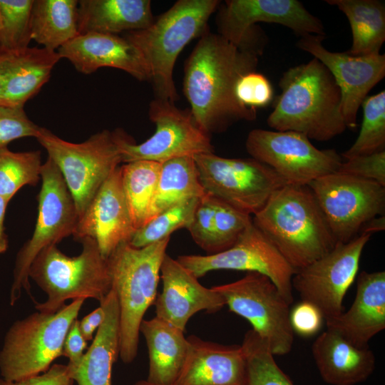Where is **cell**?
Masks as SVG:
<instances>
[{
	"mask_svg": "<svg viewBox=\"0 0 385 385\" xmlns=\"http://www.w3.org/2000/svg\"><path fill=\"white\" fill-rule=\"evenodd\" d=\"M324 317L320 310L312 303L301 301L290 309L292 329L302 337H312L321 329Z\"/></svg>",
	"mask_w": 385,
	"mask_h": 385,
	"instance_id": "43",
	"label": "cell"
},
{
	"mask_svg": "<svg viewBox=\"0 0 385 385\" xmlns=\"http://www.w3.org/2000/svg\"><path fill=\"white\" fill-rule=\"evenodd\" d=\"M252 222L295 272L337 244L308 185L281 187L253 215Z\"/></svg>",
	"mask_w": 385,
	"mask_h": 385,
	"instance_id": "3",
	"label": "cell"
},
{
	"mask_svg": "<svg viewBox=\"0 0 385 385\" xmlns=\"http://www.w3.org/2000/svg\"><path fill=\"white\" fill-rule=\"evenodd\" d=\"M361 106L363 120L359 134L342 156L345 159L384 150L385 91L366 96Z\"/></svg>",
	"mask_w": 385,
	"mask_h": 385,
	"instance_id": "35",
	"label": "cell"
},
{
	"mask_svg": "<svg viewBox=\"0 0 385 385\" xmlns=\"http://www.w3.org/2000/svg\"><path fill=\"white\" fill-rule=\"evenodd\" d=\"M312 353L322 379L330 385L364 382L376 367V357L369 346L358 347L327 329L313 342Z\"/></svg>",
	"mask_w": 385,
	"mask_h": 385,
	"instance_id": "24",
	"label": "cell"
},
{
	"mask_svg": "<svg viewBox=\"0 0 385 385\" xmlns=\"http://www.w3.org/2000/svg\"><path fill=\"white\" fill-rule=\"evenodd\" d=\"M325 322L327 329L354 345L369 347V341L385 329V272L362 271L350 308Z\"/></svg>",
	"mask_w": 385,
	"mask_h": 385,
	"instance_id": "22",
	"label": "cell"
},
{
	"mask_svg": "<svg viewBox=\"0 0 385 385\" xmlns=\"http://www.w3.org/2000/svg\"><path fill=\"white\" fill-rule=\"evenodd\" d=\"M188 351L173 385H245L246 360L241 345L187 337Z\"/></svg>",
	"mask_w": 385,
	"mask_h": 385,
	"instance_id": "23",
	"label": "cell"
},
{
	"mask_svg": "<svg viewBox=\"0 0 385 385\" xmlns=\"http://www.w3.org/2000/svg\"><path fill=\"white\" fill-rule=\"evenodd\" d=\"M161 292L154 302L155 317L185 332L192 316L200 311L214 313L225 306L212 287L202 286L177 260L165 255L160 267Z\"/></svg>",
	"mask_w": 385,
	"mask_h": 385,
	"instance_id": "20",
	"label": "cell"
},
{
	"mask_svg": "<svg viewBox=\"0 0 385 385\" xmlns=\"http://www.w3.org/2000/svg\"><path fill=\"white\" fill-rule=\"evenodd\" d=\"M193 158L205 192L250 215L286 185L273 169L252 158H227L212 153Z\"/></svg>",
	"mask_w": 385,
	"mask_h": 385,
	"instance_id": "13",
	"label": "cell"
},
{
	"mask_svg": "<svg viewBox=\"0 0 385 385\" xmlns=\"http://www.w3.org/2000/svg\"><path fill=\"white\" fill-rule=\"evenodd\" d=\"M40 127L31 120L24 107L0 104V148L25 137L36 138Z\"/></svg>",
	"mask_w": 385,
	"mask_h": 385,
	"instance_id": "40",
	"label": "cell"
},
{
	"mask_svg": "<svg viewBox=\"0 0 385 385\" xmlns=\"http://www.w3.org/2000/svg\"><path fill=\"white\" fill-rule=\"evenodd\" d=\"M67 364H54L45 372L19 381L0 378V385H73Z\"/></svg>",
	"mask_w": 385,
	"mask_h": 385,
	"instance_id": "44",
	"label": "cell"
},
{
	"mask_svg": "<svg viewBox=\"0 0 385 385\" xmlns=\"http://www.w3.org/2000/svg\"><path fill=\"white\" fill-rule=\"evenodd\" d=\"M5 53L4 91L0 104L13 107H24L36 95L61 59L56 51L45 48L28 47Z\"/></svg>",
	"mask_w": 385,
	"mask_h": 385,
	"instance_id": "26",
	"label": "cell"
},
{
	"mask_svg": "<svg viewBox=\"0 0 385 385\" xmlns=\"http://www.w3.org/2000/svg\"><path fill=\"white\" fill-rule=\"evenodd\" d=\"M230 312L247 319L274 356L290 352L294 343L290 304L266 275L248 272L233 282L214 286Z\"/></svg>",
	"mask_w": 385,
	"mask_h": 385,
	"instance_id": "11",
	"label": "cell"
},
{
	"mask_svg": "<svg viewBox=\"0 0 385 385\" xmlns=\"http://www.w3.org/2000/svg\"><path fill=\"white\" fill-rule=\"evenodd\" d=\"M337 243L360 235L373 219L384 215L385 186L334 172L309 185Z\"/></svg>",
	"mask_w": 385,
	"mask_h": 385,
	"instance_id": "12",
	"label": "cell"
},
{
	"mask_svg": "<svg viewBox=\"0 0 385 385\" xmlns=\"http://www.w3.org/2000/svg\"><path fill=\"white\" fill-rule=\"evenodd\" d=\"M41 180L35 228L16 258L10 292L11 306L21 297L23 289L30 294L29 270L36 255L44 248L73 235L78 220L74 200L61 172L49 157L42 165Z\"/></svg>",
	"mask_w": 385,
	"mask_h": 385,
	"instance_id": "9",
	"label": "cell"
},
{
	"mask_svg": "<svg viewBox=\"0 0 385 385\" xmlns=\"http://www.w3.org/2000/svg\"><path fill=\"white\" fill-rule=\"evenodd\" d=\"M86 349L87 341L80 331L79 320L76 319L71 324L63 343V356L68 359L67 366L69 368L76 367L81 362Z\"/></svg>",
	"mask_w": 385,
	"mask_h": 385,
	"instance_id": "45",
	"label": "cell"
},
{
	"mask_svg": "<svg viewBox=\"0 0 385 385\" xmlns=\"http://www.w3.org/2000/svg\"><path fill=\"white\" fill-rule=\"evenodd\" d=\"M105 318L79 364L69 368L70 376L78 385H112L113 364L120 354V312L118 299L111 289L100 302Z\"/></svg>",
	"mask_w": 385,
	"mask_h": 385,
	"instance_id": "25",
	"label": "cell"
},
{
	"mask_svg": "<svg viewBox=\"0 0 385 385\" xmlns=\"http://www.w3.org/2000/svg\"><path fill=\"white\" fill-rule=\"evenodd\" d=\"M76 0H33L31 38L56 51L79 35Z\"/></svg>",
	"mask_w": 385,
	"mask_h": 385,
	"instance_id": "29",
	"label": "cell"
},
{
	"mask_svg": "<svg viewBox=\"0 0 385 385\" xmlns=\"http://www.w3.org/2000/svg\"><path fill=\"white\" fill-rule=\"evenodd\" d=\"M241 346L246 360L245 385H294L267 344L252 329L245 334Z\"/></svg>",
	"mask_w": 385,
	"mask_h": 385,
	"instance_id": "34",
	"label": "cell"
},
{
	"mask_svg": "<svg viewBox=\"0 0 385 385\" xmlns=\"http://www.w3.org/2000/svg\"><path fill=\"white\" fill-rule=\"evenodd\" d=\"M160 169L161 163L150 160L120 165L123 189L135 230L148 222Z\"/></svg>",
	"mask_w": 385,
	"mask_h": 385,
	"instance_id": "32",
	"label": "cell"
},
{
	"mask_svg": "<svg viewBox=\"0 0 385 385\" xmlns=\"http://www.w3.org/2000/svg\"><path fill=\"white\" fill-rule=\"evenodd\" d=\"M6 53L0 52V101L4 91V78L5 68Z\"/></svg>",
	"mask_w": 385,
	"mask_h": 385,
	"instance_id": "48",
	"label": "cell"
},
{
	"mask_svg": "<svg viewBox=\"0 0 385 385\" xmlns=\"http://www.w3.org/2000/svg\"><path fill=\"white\" fill-rule=\"evenodd\" d=\"M176 260L197 279L219 270L261 273L273 282L289 304L293 302L292 280L295 270L253 222L225 250L206 255H180Z\"/></svg>",
	"mask_w": 385,
	"mask_h": 385,
	"instance_id": "17",
	"label": "cell"
},
{
	"mask_svg": "<svg viewBox=\"0 0 385 385\" xmlns=\"http://www.w3.org/2000/svg\"><path fill=\"white\" fill-rule=\"evenodd\" d=\"M217 0H179L148 27L126 32L124 37L141 53L150 71L155 98L175 103L178 94L173 69L178 55L208 29Z\"/></svg>",
	"mask_w": 385,
	"mask_h": 385,
	"instance_id": "4",
	"label": "cell"
},
{
	"mask_svg": "<svg viewBox=\"0 0 385 385\" xmlns=\"http://www.w3.org/2000/svg\"><path fill=\"white\" fill-rule=\"evenodd\" d=\"M371 235L361 233L348 242L337 243L330 252L293 275L292 288L302 301L316 306L325 321L344 312V298L357 275L363 250Z\"/></svg>",
	"mask_w": 385,
	"mask_h": 385,
	"instance_id": "16",
	"label": "cell"
},
{
	"mask_svg": "<svg viewBox=\"0 0 385 385\" xmlns=\"http://www.w3.org/2000/svg\"><path fill=\"white\" fill-rule=\"evenodd\" d=\"M135 231L123 189L120 165L78 217L72 235L78 241L93 239L107 259L119 245L129 242Z\"/></svg>",
	"mask_w": 385,
	"mask_h": 385,
	"instance_id": "19",
	"label": "cell"
},
{
	"mask_svg": "<svg viewBox=\"0 0 385 385\" xmlns=\"http://www.w3.org/2000/svg\"><path fill=\"white\" fill-rule=\"evenodd\" d=\"M148 114L155 132L140 144L123 130L113 131L123 163L138 160L163 163L214 152L210 134L199 126L190 109L181 110L173 102L155 98L150 103Z\"/></svg>",
	"mask_w": 385,
	"mask_h": 385,
	"instance_id": "10",
	"label": "cell"
},
{
	"mask_svg": "<svg viewBox=\"0 0 385 385\" xmlns=\"http://www.w3.org/2000/svg\"><path fill=\"white\" fill-rule=\"evenodd\" d=\"M245 147L252 158L270 167L288 185H308L337 172L343 162L336 150H319L307 136L294 131L254 129Z\"/></svg>",
	"mask_w": 385,
	"mask_h": 385,
	"instance_id": "15",
	"label": "cell"
},
{
	"mask_svg": "<svg viewBox=\"0 0 385 385\" xmlns=\"http://www.w3.org/2000/svg\"><path fill=\"white\" fill-rule=\"evenodd\" d=\"M32 4L33 0H0V52L16 53L29 47Z\"/></svg>",
	"mask_w": 385,
	"mask_h": 385,
	"instance_id": "36",
	"label": "cell"
},
{
	"mask_svg": "<svg viewBox=\"0 0 385 385\" xmlns=\"http://www.w3.org/2000/svg\"><path fill=\"white\" fill-rule=\"evenodd\" d=\"M150 0H81L78 4L79 34H118L143 29L154 21Z\"/></svg>",
	"mask_w": 385,
	"mask_h": 385,
	"instance_id": "27",
	"label": "cell"
},
{
	"mask_svg": "<svg viewBox=\"0 0 385 385\" xmlns=\"http://www.w3.org/2000/svg\"><path fill=\"white\" fill-rule=\"evenodd\" d=\"M258 53L232 43L208 29L186 61L183 91L199 126L210 134L240 120H253L257 111L237 99L239 78L256 71Z\"/></svg>",
	"mask_w": 385,
	"mask_h": 385,
	"instance_id": "1",
	"label": "cell"
},
{
	"mask_svg": "<svg viewBox=\"0 0 385 385\" xmlns=\"http://www.w3.org/2000/svg\"><path fill=\"white\" fill-rule=\"evenodd\" d=\"M76 70L91 74L103 67L122 70L140 81H150L148 66L140 51L124 36L88 33L79 34L57 50Z\"/></svg>",
	"mask_w": 385,
	"mask_h": 385,
	"instance_id": "21",
	"label": "cell"
},
{
	"mask_svg": "<svg viewBox=\"0 0 385 385\" xmlns=\"http://www.w3.org/2000/svg\"><path fill=\"white\" fill-rule=\"evenodd\" d=\"M148 346L149 369L146 381L154 385H173L185 362L188 341L184 332L155 317L140 326Z\"/></svg>",
	"mask_w": 385,
	"mask_h": 385,
	"instance_id": "28",
	"label": "cell"
},
{
	"mask_svg": "<svg viewBox=\"0 0 385 385\" xmlns=\"http://www.w3.org/2000/svg\"><path fill=\"white\" fill-rule=\"evenodd\" d=\"M259 22L277 24L300 37L325 36L321 20L297 0H227L217 15L218 34L235 46L262 54L267 38Z\"/></svg>",
	"mask_w": 385,
	"mask_h": 385,
	"instance_id": "14",
	"label": "cell"
},
{
	"mask_svg": "<svg viewBox=\"0 0 385 385\" xmlns=\"http://www.w3.org/2000/svg\"><path fill=\"white\" fill-rule=\"evenodd\" d=\"M281 93L267 119L277 131H294L328 141L347 128L340 89L317 58L288 68L279 81Z\"/></svg>",
	"mask_w": 385,
	"mask_h": 385,
	"instance_id": "2",
	"label": "cell"
},
{
	"mask_svg": "<svg viewBox=\"0 0 385 385\" xmlns=\"http://www.w3.org/2000/svg\"><path fill=\"white\" fill-rule=\"evenodd\" d=\"M337 172L373 180L385 186V151L346 159Z\"/></svg>",
	"mask_w": 385,
	"mask_h": 385,
	"instance_id": "42",
	"label": "cell"
},
{
	"mask_svg": "<svg viewBox=\"0 0 385 385\" xmlns=\"http://www.w3.org/2000/svg\"><path fill=\"white\" fill-rule=\"evenodd\" d=\"M235 92L240 103L255 110L269 105L274 94L267 78L256 71L242 76L236 83Z\"/></svg>",
	"mask_w": 385,
	"mask_h": 385,
	"instance_id": "41",
	"label": "cell"
},
{
	"mask_svg": "<svg viewBox=\"0 0 385 385\" xmlns=\"http://www.w3.org/2000/svg\"><path fill=\"white\" fill-rule=\"evenodd\" d=\"M170 239L143 247L123 242L107 258L111 289L120 312L119 357L125 364L131 363L137 356L140 326L156 299L160 267Z\"/></svg>",
	"mask_w": 385,
	"mask_h": 385,
	"instance_id": "5",
	"label": "cell"
},
{
	"mask_svg": "<svg viewBox=\"0 0 385 385\" xmlns=\"http://www.w3.org/2000/svg\"><path fill=\"white\" fill-rule=\"evenodd\" d=\"M36 138L61 172L79 217L102 184L122 163L114 132L103 130L75 143L40 127Z\"/></svg>",
	"mask_w": 385,
	"mask_h": 385,
	"instance_id": "8",
	"label": "cell"
},
{
	"mask_svg": "<svg viewBox=\"0 0 385 385\" xmlns=\"http://www.w3.org/2000/svg\"><path fill=\"white\" fill-rule=\"evenodd\" d=\"M85 300H73L55 313L37 311L16 321L7 331L0 351L1 378L14 381L46 371L63 356L65 337Z\"/></svg>",
	"mask_w": 385,
	"mask_h": 385,
	"instance_id": "7",
	"label": "cell"
},
{
	"mask_svg": "<svg viewBox=\"0 0 385 385\" xmlns=\"http://www.w3.org/2000/svg\"><path fill=\"white\" fill-rule=\"evenodd\" d=\"M105 318V312L101 306L92 311L79 320L80 331L84 339L89 342L93 339V333L97 331Z\"/></svg>",
	"mask_w": 385,
	"mask_h": 385,
	"instance_id": "46",
	"label": "cell"
},
{
	"mask_svg": "<svg viewBox=\"0 0 385 385\" xmlns=\"http://www.w3.org/2000/svg\"><path fill=\"white\" fill-rule=\"evenodd\" d=\"M133 385H154L149 382H148L146 380H140L135 382Z\"/></svg>",
	"mask_w": 385,
	"mask_h": 385,
	"instance_id": "49",
	"label": "cell"
},
{
	"mask_svg": "<svg viewBox=\"0 0 385 385\" xmlns=\"http://www.w3.org/2000/svg\"><path fill=\"white\" fill-rule=\"evenodd\" d=\"M1 14H0V29H1Z\"/></svg>",
	"mask_w": 385,
	"mask_h": 385,
	"instance_id": "50",
	"label": "cell"
},
{
	"mask_svg": "<svg viewBox=\"0 0 385 385\" xmlns=\"http://www.w3.org/2000/svg\"><path fill=\"white\" fill-rule=\"evenodd\" d=\"M200 198H192L163 210L137 230L129 243L135 247H143L170 237L178 229L187 228Z\"/></svg>",
	"mask_w": 385,
	"mask_h": 385,
	"instance_id": "37",
	"label": "cell"
},
{
	"mask_svg": "<svg viewBox=\"0 0 385 385\" xmlns=\"http://www.w3.org/2000/svg\"><path fill=\"white\" fill-rule=\"evenodd\" d=\"M346 16L352 43L346 51L354 56L379 53L385 41V4L378 0H326Z\"/></svg>",
	"mask_w": 385,
	"mask_h": 385,
	"instance_id": "30",
	"label": "cell"
},
{
	"mask_svg": "<svg viewBox=\"0 0 385 385\" xmlns=\"http://www.w3.org/2000/svg\"><path fill=\"white\" fill-rule=\"evenodd\" d=\"M325 36H301L297 46L319 60L330 72L342 96V113L347 128H356L357 113L369 92L385 76V55L354 56L332 52L322 44Z\"/></svg>",
	"mask_w": 385,
	"mask_h": 385,
	"instance_id": "18",
	"label": "cell"
},
{
	"mask_svg": "<svg viewBox=\"0 0 385 385\" xmlns=\"http://www.w3.org/2000/svg\"><path fill=\"white\" fill-rule=\"evenodd\" d=\"M81 253L69 257L56 246L42 250L29 270L31 279L43 291L47 299L36 302L35 308L43 313H55L68 299L91 298L102 301L111 289L108 260L91 238L80 240Z\"/></svg>",
	"mask_w": 385,
	"mask_h": 385,
	"instance_id": "6",
	"label": "cell"
},
{
	"mask_svg": "<svg viewBox=\"0 0 385 385\" xmlns=\"http://www.w3.org/2000/svg\"><path fill=\"white\" fill-rule=\"evenodd\" d=\"M42 165L40 150L13 152L1 148L0 197L9 202L24 186H36Z\"/></svg>",
	"mask_w": 385,
	"mask_h": 385,
	"instance_id": "33",
	"label": "cell"
},
{
	"mask_svg": "<svg viewBox=\"0 0 385 385\" xmlns=\"http://www.w3.org/2000/svg\"><path fill=\"white\" fill-rule=\"evenodd\" d=\"M9 201L0 197V255L4 253L9 247V239L5 232L4 218Z\"/></svg>",
	"mask_w": 385,
	"mask_h": 385,
	"instance_id": "47",
	"label": "cell"
},
{
	"mask_svg": "<svg viewBox=\"0 0 385 385\" xmlns=\"http://www.w3.org/2000/svg\"><path fill=\"white\" fill-rule=\"evenodd\" d=\"M217 199L205 193L202 196L186 229L194 242L207 255L217 252L215 228V212Z\"/></svg>",
	"mask_w": 385,
	"mask_h": 385,
	"instance_id": "39",
	"label": "cell"
},
{
	"mask_svg": "<svg viewBox=\"0 0 385 385\" xmlns=\"http://www.w3.org/2000/svg\"><path fill=\"white\" fill-rule=\"evenodd\" d=\"M205 193L193 157H181L161 163L148 222L170 207L201 197Z\"/></svg>",
	"mask_w": 385,
	"mask_h": 385,
	"instance_id": "31",
	"label": "cell"
},
{
	"mask_svg": "<svg viewBox=\"0 0 385 385\" xmlns=\"http://www.w3.org/2000/svg\"><path fill=\"white\" fill-rule=\"evenodd\" d=\"M217 199V198H216ZM217 252L230 248L252 222V217L217 199L215 212Z\"/></svg>",
	"mask_w": 385,
	"mask_h": 385,
	"instance_id": "38",
	"label": "cell"
}]
</instances>
